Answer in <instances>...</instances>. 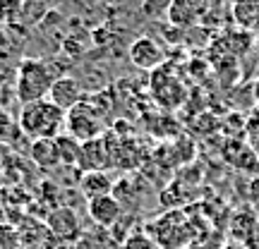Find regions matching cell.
I'll return each instance as SVG.
<instances>
[{
  "instance_id": "cell-12",
  "label": "cell",
  "mask_w": 259,
  "mask_h": 249,
  "mask_svg": "<svg viewBox=\"0 0 259 249\" xmlns=\"http://www.w3.org/2000/svg\"><path fill=\"white\" fill-rule=\"evenodd\" d=\"M58 156H60V166H79V154H82V144L67 132L56 137Z\"/></svg>"
},
{
  "instance_id": "cell-2",
  "label": "cell",
  "mask_w": 259,
  "mask_h": 249,
  "mask_svg": "<svg viewBox=\"0 0 259 249\" xmlns=\"http://www.w3.org/2000/svg\"><path fill=\"white\" fill-rule=\"evenodd\" d=\"M56 79V67L51 63L38 60V58H24L17 67V82H15V93H17L19 103L27 106V103L48 98V91Z\"/></svg>"
},
{
  "instance_id": "cell-4",
  "label": "cell",
  "mask_w": 259,
  "mask_h": 249,
  "mask_svg": "<svg viewBox=\"0 0 259 249\" xmlns=\"http://www.w3.org/2000/svg\"><path fill=\"white\" fill-rule=\"evenodd\" d=\"M82 98H84L82 86H79V82H77L74 77H70V74H60L56 82H53L51 91H48V101L65 113L72 111Z\"/></svg>"
},
{
  "instance_id": "cell-1",
  "label": "cell",
  "mask_w": 259,
  "mask_h": 249,
  "mask_svg": "<svg viewBox=\"0 0 259 249\" xmlns=\"http://www.w3.org/2000/svg\"><path fill=\"white\" fill-rule=\"evenodd\" d=\"M65 115L67 113L60 111L58 106L44 98V101H34L22 106L19 111V129L22 134L29 139H56L65 134Z\"/></svg>"
},
{
  "instance_id": "cell-3",
  "label": "cell",
  "mask_w": 259,
  "mask_h": 249,
  "mask_svg": "<svg viewBox=\"0 0 259 249\" xmlns=\"http://www.w3.org/2000/svg\"><path fill=\"white\" fill-rule=\"evenodd\" d=\"M65 132L77 139L79 144L99 139V134H101V115L94 111L92 101L82 98L72 111H67V115H65Z\"/></svg>"
},
{
  "instance_id": "cell-5",
  "label": "cell",
  "mask_w": 259,
  "mask_h": 249,
  "mask_svg": "<svg viewBox=\"0 0 259 249\" xmlns=\"http://www.w3.org/2000/svg\"><path fill=\"white\" fill-rule=\"evenodd\" d=\"M87 213H89V218H92L96 225L113 228V225L122 218V204L115 194L99 196V199H89V202H87Z\"/></svg>"
},
{
  "instance_id": "cell-7",
  "label": "cell",
  "mask_w": 259,
  "mask_h": 249,
  "mask_svg": "<svg viewBox=\"0 0 259 249\" xmlns=\"http://www.w3.org/2000/svg\"><path fill=\"white\" fill-rule=\"evenodd\" d=\"M46 228L51 230L53 237L58 240H74L79 235V223H77V216H74L72 209H58V211H51L48 213V221H46Z\"/></svg>"
},
{
  "instance_id": "cell-11",
  "label": "cell",
  "mask_w": 259,
  "mask_h": 249,
  "mask_svg": "<svg viewBox=\"0 0 259 249\" xmlns=\"http://www.w3.org/2000/svg\"><path fill=\"white\" fill-rule=\"evenodd\" d=\"M31 158L41 170H53L60 166V156H58L56 139H38L31 141Z\"/></svg>"
},
{
  "instance_id": "cell-14",
  "label": "cell",
  "mask_w": 259,
  "mask_h": 249,
  "mask_svg": "<svg viewBox=\"0 0 259 249\" xmlns=\"http://www.w3.org/2000/svg\"><path fill=\"white\" fill-rule=\"evenodd\" d=\"M12 134H22V129L5 108H0V144H12Z\"/></svg>"
},
{
  "instance_id": "cell-8",
  "label": "cell",
  "mask_w": 259,
  "mask_h": 249,
  "mask_svg": "<svg viewBox=\"0 0 259 249\" xmlns=\"http://www.w3.org/2000/svg\"><path fill=\"white\" fill-rule=\"evenodd\" d=\"M111 163V156H108V148H106V141L101 137L92 139V141H84L82 144V154H79V166L84 173H92V170H106V166Z\"/></svg>"
},
{
  "instance_id": "cell-6",
  "label": "cell",
  "mask_w": 259,
  "mask_h": 249,
  "mask_svg": "<svg viewBox=\"0 0 259 249\" xmlns=\"http://www.w3.org/2000/svg\"><path fill=\"white\" fill-rule=\"evenodd\" d=\"M130 60L139 70H156L163 63V48L151 36H137L130 43Z\"/></svg>"
},
{
  "instance_id": "cell-9",
  "label": "cell",
  "mask_w": 259,
  "mask_h": 249,
  "mask_svg": "<svg viewBox=\"0 0 259 249\" xmlns=\"http://www.w3.org/2000/svg\"><path fill=\"white\" fill-rule=\"evenodd\" d=\"M79 189H82L84 199H99V196H108L115 189L113 177L106 170H92V173H84L79 177Z\"/></svg>"
},
{
  "instance_id": "cell-16",
  "label": "cell",
  "mask_w": 259,
  "mask_h": 249,
  "mask_svg": "<svg viewBox=\"0 0 259 249\" xmlns=\"http://www.w3.org/2000/svg\"><path fill=\"white\" fill-rule=\"evenodd\" d=\"M254 93H257V101H259V82L254 84Z\"/></svg>"
},
{
  "instance_id": "cell-13",
  "label": "cell",
  "mask_w": 259,
  "mask_h": 249,
  "mask_svg": "<svg viewBox=\"0 0 259 249\" xmlns=\"http://www.w3.org/2000/svg\"><path fill=\"white\" fill-rule=\"evenodd\" d=\"M168 17L178 27H187L199 17V10H197V5H190V3H173V5H168Z\"/></svg>"
},
{
  "instance_id": "cell-15",
  "label": "cell",
  "mask_w": 259,
  "mask_h": 249,
  "mask_svg": "<svg viewBox=\"0 0 259 249\" xmlns=\"http://www.w3.org/2000/svg\"><path fill=\"white\" fill-rule=\"evenodd\" d=\"M122 249H156V244H154V240L149 235L137 232V235H130L127 240H125Z\"/></svg>"
},
{
  "instance_id": "cell-10",
  "label": "cell",
  "mask_w": 259,
  "mask_h": 249,
  "mask_svg": "<svg viewBox=\"0 0 259 249\" xmlns=\"http://www.w3.org/2000/svg\"><path fill=\"white\" fill-rule=\"evenodd\" d=\"M154 225L176 230V228H185V218H183V213L170 211V213H166V216H161ZM170 230H168V232H170ZM151 240H154V244H156V247L161 244V247H168V249H183V244H185L180 237H170V242H168L166 230H151Z\"/></svg>"
}]
</instances>
